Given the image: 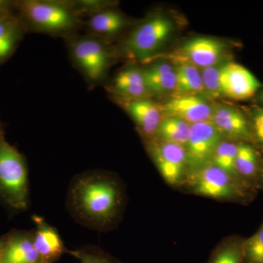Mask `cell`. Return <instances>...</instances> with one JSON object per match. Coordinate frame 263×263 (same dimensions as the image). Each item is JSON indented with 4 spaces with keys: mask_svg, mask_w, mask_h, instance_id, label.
Returning <instances> with one entry per match:
<instances>
[{
    "mask_svg": "<svg viewBox=\"0 0 263 263\" xmlns=\"http://www.w3.org/2000/svg\"><path fill=\"white\" fill-rule=\"evenodd\" d=\"M13 6L27 33L66 40L83 31L84 20L72 0H20L13 1Z\"/></svg>",
    "mask_w": 263,
    "mask_h": 263,
    "instance_id": "obj_1",
    "label": "cell"
},
{
    "mask_svg": "<svg viewBox=\"0 0 263 263\" xmlns=\"http://www.w3.org/2000/svg\"><path fill=\"white\" fill-rule=\"evenodd\" d=\"M72 65L91 89L105 81L116 56L110 44L86 34H76L65 40Z\"/></svg>",
    "mask_w": 263,
    "mask_h": 263,
    "instance_id": "obj_2",
    "label": "cell"
},
{
    "mask_svg": "<svg viewBox=\"0 0 263 263\" xmlns=\"http://www.w3.org/2000/svg\"><path fill=\"white\" fill-rule=\"evenodd\" d=\"M174 32V24L171 19L152 15L137 24L121 43L120 51L132 60L146 62L163 46Z\"/></svg>",
    "mask_w": 263,
    "mask_h": 263,
    "instance_id": "obj_3",
    "label": "cell"
},
{
    "mask_svg": "<svg viewBox=\"0 0 263 263\" xmlns=\"http://www.w3.org/2000/svg\"><path fill=\"white\" fill-rule=\"evenodd\" d=\"M0 190L11 205H27V170L23 156L5 139L0 121Z\"/></svg>",
    "mask_w": 263,
    "mask_h": 263,
    "instance_id": "obj_4",
    "label": "cell"
},
{
    "mask_svg": "<svg viewBox=\"0 0 263 263\" xmlns=\"http://www.w3.org/2000/svg\"><path fill=\"white\" fill-rule=\"evenodd\" d=\"M117 189L108 181L94 180L79 186L78 200L83 212L98 219H105L113 214L117 202Z\"/></svg>",
    "mask_w": 263,
    "mask_h": 263,
    "instance_id": "obj_5",
    "label": "cell"
},
{
    "mask_svg": "<svg viewBox=\"0 0 263 263\" xmlns=\"http://www.w3.org/2000/svg\"><path fill=\"white\" fill-rule=\"evenodd\" d=\"M222 135L211 122L192 124L186 143V160L193 165H202L212 159L221 143Z\"/></svg>",
    "mask_w": 263,
    "mask_h": 263,
    "instance_id": "obj_6",
    "label": "cell"
},
{
    "mask_svg": "<svg viewBox=\"0 0 263 263\" xmlns=\"http://www.w3.org/2000/svg\"><path fill=\"white\" fill-rule=\"evenodd\" d=\"M219 80L221 95L232 100H247L260 87L255 76L235 62H228L222 65Z\"/></svg>",
    "mask_w": 263,
    "mask_h": 263,
    "instance_id": "obj_7",
    "label": "cell"
},
{
    "mask_svg": "<svg viewBox=\"0 0 263 263\" xmlns=\"http://www.w3.org/2000/svg\"><path fill=\"white\" fill-rule=\"evenodd\" d=\"M132 21L119 11L115 4L107 7L84 21V34L111 44L114 38L132 25Z\"/></svg>",
    "mask_w": 263,
    "mask_h": 263,
    "instance_id": "obj_8",
    "label": "cell"
},
{
    "mask_svg": "<svg viewBox=\"0 0 263 263\" xmlns=\"http://www.w3.org/2000/svg\"><path fill=\"white\" fill-rule=\"evenodd\" d=\"M160 107L164 118H179L190 125L210 122L214 110L209 102L197 95L176 96Z\"/></svg>",
    "mask_w": 263,
    "mask_h": 263,
    "instance_id": "obj_9",
    "label": "cell"
},
{
    "mask_svg": "<svg viewBox=\"0 0 263 263\" xmlns=\"http://www.w3.org/2000/svg\"><path fill=\"white\" fill-rule=\"evenodd\" d=\"M226 51V46L219 40L198 37L189 40L180 48L183 62L196 67L205 68L219 63Z\"/></svg>",
    "mask_w": 263,
    "mask_h": 263,
    "instance_id": "obj_10",
    "label": "cell"
},
{
    "mask_svg": "<svg viewBox=\"0 0 263 263\" xmlns=\"http://www.w3.org/2000/svg\"><path fill=\"white\" fill-rule=\"evenodd\" d=\"M114 102L133 119L140 130L146 136H152L157 133L163 119L160 105L149 98L124 99L113 97Z\"/></svg>",
    "mask_w": 263,
    "mask_h": 263,
    "instance_id": "obj_11",
    "label": "cell"
},
{
    "mask_svg": "<svg viewBox=\"0 0 263 263\" xmlns=\"http://www.w3.org/2000/svg\"><path fill=\"white\" fill-rule=\"evenodd\" d=\"M151 151L164 179L171 184L179 182L187 161L185 147L164 141L154 143Z\"/></svg>",
    "mask_w": 263,
    "mask_h": 263,
    "instance_id": "obj_12",
    "label": "cell"
},
{
    "mask_svg": "<svg viewBox=\"0 0 263 263\" xmlns=\"http://www.w3.org/2000/svg\"><path fill=\"white\" fill-rule=\"evenodd\" d=\"M110 96L124 99L149 98L143 68L135 65L127 66L114 76L106 86Z\"/></svg>",
    "mask_w": 263,
    "mask_h": 263,
    "instance_id": "obj_13",
    "label": "cell"
},
{
    "mask_svg": "<svg viewBox=\"0 0 263 263\" xmlns=\"http://www.w3.org/2000/svg\"><path fill=\"white\" fill-rule=\"evenodd\" d=\"M194 179L195 191L203 196L222 199L234 195V184L230 175L214 164L200 170Z\"/></svg>",
    "mask_w": 263,
    "mask_h": 263,
    "instance_id": "obj_14",
    "label": "cell"
},
{
    "mask_svg": "<svg viewBox=\"0 0 263 263\" xmlns=\"http://www.w3.org/2000/svg\"><path fill=\"white\" fill-rule=\"evenodd\" d=\"M211 122L223 136L246 138L249 136L247 119L239 110L229 106L214 108Z\"/></svg>",
    "mask_w": 263,
    "mask_h": 263,
    "instance_id": "obj_15",
    "label": "cell"
},
{
    "mask_svg": "<svg viewBox=\"0 0 263 263\" xmlns=\"http://www.w3.org/2000/svg\"><path fill=\"white\" fill-rule=\"evenodd\" d=\"M26 33L15 11L0 18V65L13 56Z\"/></svg>",
    "mask_w": 263,
    "mask_h": 263,
    "instance_id": "obj_16",
    "label": "cell"
},
{
    "mask_svg": "<svg viewBox=\"0 0 263 263\" xmlns=\"http://www.w3.org/2000/svg\"><path fill=\"white\" fill-rule=\"evenodd\" d=\"M143 72L151 96L168 94L176 91V68L171 64H153L143 68Z\"/></svg>",
    "mask_w": 263,
    "mask_h": 263,
    "instance_id": "obj_17",
    "label": "cell"
},
{
    "mask_svg": "<svg viewBox=\"0 0 263 263\" xmlns=\"http://www.w3.org/2000/svg\"><path fill=\"white\" fill-rule=\"evenodd\" d=\"M176 96L203 94L202 78L197 67L186 62H181L176 67Z\"/></svg>",
    "mask_w": 263,
    "mask_h": 263,
    "instance_id": "obj_18",
    "label": "cell"
},
{
    "mask_svg": "<svg viewBox=\"0 0 263 263\" xmlns=\"http://www.w3.org/2000/svg\"><path fill=\"white\" fill-rule=\"evenodd\" d=\"M33 243L43 261L58 257L63 249L61 240L57 232L43 224H39Z\"/></svg>",
    "mask_w": 263,
    "mask_h": 263,
    "instance_id": "obj_19",
    "label": "cell"
},
{
    "mask_svg": "<svg viewBox=\"0 0 263 263\" xmlns=\"http://www.w3.org/2000/svg\"><path fill=\"white\" fill-rule=\"evenodd\" d=\"M41 261L33 242L28 238H20L8 246L2 263H40Z\"/></svg>",
    "mask_w": 263,
    "mask_h": 263,
    "instance_id": "obj_20",
    "label": "cell"
},
{
    "mask_svg": "<svg viewBox=\"0 0 263 263\" xmlns=\"http://www.w3.org/2000/svg\"><path fill=\"white\" fill-rule=\"evenodd\" d=\"M190 125L189 123L179 118L165 117L162 119L157 133L164 142L186 146L190 136Z\"/></svg>",
    "mask_w": 263,
    "mask_h": 263,
    "instance_id": "obj_21",
    "label": "cell"
},
{
    "mask_svg": "<svg viewBox=\"0 0 263 263\" xmlns=\"http://www.w3.org/2000/svg\"><path fill=\"white\" fill-rule=\"evenodd\" d=\"M238 147L230 142H221L216 148L212 160L214 165L226 171L228 174H236L235 160H236Z\"/></svg>",
    "mask_w": 263,
    "mask_h": 263,
    "instance_id": "obj_22",
    "label": "cell"
},
{
    "mask_svg": "<svg viewBox=\"0 0 263 263\" xmlns=\"http://www.w3.org/2000/svg\"><path fill=\"white\" fill-rule=\"evenodd\" d=\"M223 65L212 66L202 68L201 75L203 94L211 99H216L221 95L220 89V72Z\"/></svg>",
    "mask_w": 263,
    "mask_h": 263,
    "instance_id": "obj_23",
    "label": "cell"
},
{
    "mask_svg": "<svg viewBox=\"0 0 263 263\" xmlns=\"http://www.w3.org/2000/svg\"><path fill=\"white\" fill-rule=\"evenodd\" d=\"M235 169L236 172L243 176H251L254 174L257 169V154L253 148L246 144L238 146Z\"/></svg>",
    "mask_w": 263,
    "mask_h": 263,
    "instance_id": "obj_24",
    "label": "cell"
},
{
    "mask_svg": "<svg viewBox=\"0 0 263 263\" xmlns=\"http://www.w3.org/2000/svg\"><path fill=\"white\" fill-rule=\"evenodd\" d=\"M243 250L247 263H263V228L247 241Z\"/></svg>",
    "mask_w": 263,
    "mask_h": 263,
    "instance_id": "obj_25",
    "label": "cell"
},
{
    "mask_svg": "<svg viewBox=\"0 0 263 263\" xmlns=\"http://www.w3.org/2000/svg\"><path fill=\"white\" fill-rule=\"evenodd\" d=\"M72 3L77 13L84 21L104 8L115 4L104 0H72Z\"/></svg>",
    "mask_w": 263,
    "mask_h": 263,
    "instance_id": "obj_26",
    "label": "cell"
},
{
    "mask_svg": "<svg viewBox=\"0 0 263 263\" xmlns=\"http://www.w3.org/2000/svg\"><path fill=\"white\" fill-rule=\"evenodd\" d=\"M243 248L235 245H228L216 251L209 263H243Z\"/></svg>",
    "mask_w": 263,
    "mask_h": 263,
    "instance_id": "obj_27",
    "label": "cell"
},
{
    "mask_svg": "<svg viewBox=\"0 0 263 263\" xmlns=\"http://www.w3.org/2000/svg\"><path fill=\"white\" fill-rule=\"evenodd\" d=\"M254 131L257 141L263 143V109L258 110L254 115Z\"/></svg>",
    "mask_w": 263,
    "mask_h": 263,
    "instance_id": "obj_28",
    "label": "cell"
},
{
    "mask_svg": "<svg viewBox=\"0 0 263 263\" xmlns=\"http://www.w3.org/2000/svg\"><path fill=\"white\" fill-rule=\"evenodd\" d=\"M75 255L80 259L81 263H109L105 259L100 258L94 254L84 253V252H76Z\"/></svg>",
    "mask_w": 263,
    "mask_h": 263,
    "instance_id": "obj_29",
    "label": "cell"
},
{
    "mask_svg": "<svg viewBox=\"0 0 263 263\" xmlns=\"http://www.w3.org/2000/svg\"><path fill=\"white\" fill-rule=\"evenodd\" d=\"M14 12L13 1L0 0V18Z\"/></svg>",
    "mask_w": 263,
    "mask_h": 263,
    "instance_id": "obj_30",
    "label": "cell"
},
{
    "mask_svg": "<svg viewBox=\"0 0 263 263\" xmlns=\"http://www.w3.org/2000/svg\"><path fill=\"white\" fill-rule=\"evenodd\" d=\"M2 254H3V248H2V245H0V260H1Z\"/></svg>",
    "mask_w": 263,
    "mask_h": 263,
    "instance_id": "obj_31",
    "label": "cell"
},
{
    "mask_svg": "<svg viewBox=\"0 0 263 263\" xmlns=\"http://www.w3.org/2000/svg\"><path fill=\"white\" fill-rule=\"evenodd\" d=\"M261 100L263 101V92L262 93V95H261Z\"/></svg>",
    "mask_w": 263,
    "mask_h": 263,
    "instance_id": "obj_32",
    "label": "cell"
},
{
    "mask_svg": "<svg viewBox=\"0 0 263 263\" xmlns=\"http://www.w3.org/2000/svg\"><path fill=\"white\" fill-rule=\"evenodd\" d=\"M262 179L263 180V169H262Z\"/></svg>",
    "mask_w": 263,
    "mask_h": 263,
    "instance_id": "obj_33",
    "label": "cell"
}]
</instances>
